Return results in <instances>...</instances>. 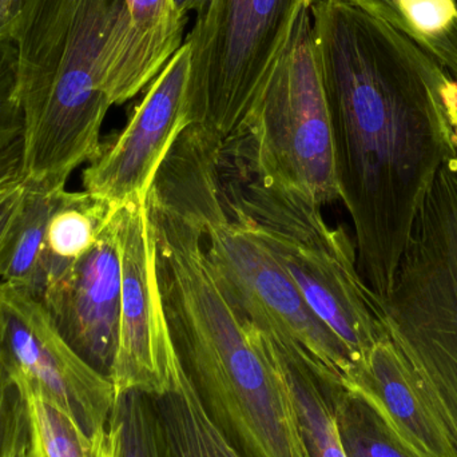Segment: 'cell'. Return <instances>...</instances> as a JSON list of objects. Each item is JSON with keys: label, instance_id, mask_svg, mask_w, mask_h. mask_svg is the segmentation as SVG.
<instances>
[{"label": "cell", "instance_id": "cell-1", "mask_svg": "<svg viewBox=\"0 0 457 457\" xmlns=\"http://www.w3.org/2000/svg\"><path fill=\"white\" fill-rule=\"evenodd\" d=\"M311 18L340 200L353 225L360 273L384 300L453 153L447 91L455 75L348 0H316Z\"/></svg>", "mask_w": 457, "mask_h": 457}, {"label": "cell", "instance_id": "cell-2", "mask_svg": "<svg viewBox=\"0 0 457 457\" xmlns=\"http://www.w3.org/2000/svg\"><path fill=\"white\" fill-rule=\"evenodd\" d=\"M154 239L174 348L214 423L244 457H305L289 391L228 300L200 228L171 217Z\"/></svg>", "mask_w": 457, "mask_h": 457}, {"label": "cell", "instance_id": "cell-3", "mask_svg": "<svg viewBox=\"0 0 457 457\" xmlns=\"http://www.w3.org/2000/svg\"><path fill=\"white\" fill-rule=\"evenodd\" d=\"M123 0H24L11 40L18 53L24 115L21 174L66 189L101 149L112 106L102 85V53Z\"/></svg>", "mask_w": 457, "mask_h": 457}, {"label": "cell", "instance_id": "cell-4", "mask_svg": "<svg viewBox=\"0 0 457 457\" xmlns=\"http://www.w3.org/2000/svg\"><path fill=\"white\" fill-rule=\"evenodd\" d=\"M225 152L224 145L189 126L161 169L200 227L209 261L239 314L297 343L344 386L356 368L348 349L309 309L262 242L228 211Z\"/></svg>", "mask_w": 457, "mask_h": 457}, {"label": "cell", "instance_id": "cell-5", "mask_svg": "<svg viewBox=\"0 0 457 457\" xmlns=\"http://www.w3.org/2000/svg\"><path fill=\"white\" fill-rule=\"evenodd\" d=\"M383 324L457 450V158L437 174L381 300Z\"/></svg>", "mask_w": 457, "mask_h": 457}, {"label": "cell", "instance_id": "cell-6", "mask_svg": "<svg viewBox=\"0 0 457 457\" xmlns=\"http://www.w3.org/2000/svg\"><path fill=\"white\" fill-rule=\"evenodd\" d=\"M228 211L262 242L317 319L345 345L354 370L386 335L381 300L362 278L356 245L322 206L250 176L225 185Z\"/></svg>", "mask_w": 457, "mask_h": 457}, {"label": "cell", "instance_id": "cell-7", "mask_svg": "<svg viewBox=\"0 0 457 457\" xmlns=\"http://www.w3.org/2000/svg\"><path fill=\"white\" fill-rule=\"evenodd\" d=\"M316 0H208L187 35L190 126L241 138L301 12Z\"/></svg>", "mask_w": 457, "mask_h": 457}, {"label": "cell", "instance_id": "cell-8", "mask_svg": "<svg viewBox=\"0 0 457 457\" xmlns=\"http://www.w3.org/2000/svg\"><path fill=\"white\" fill-rule=\"evenodd\" d=\"M239 139L247 142V171L254 179L316 205L340 200L311 10L301 12Z\"/></svg>", "mask_w": 457, "mask_h": 457}, {"label": "cell", "instance_id": "cell-9", "mask_svg": "<svg viewBox=\"0 0 457 457\" xmlns=\"http://www.w3.org/2000/svg\"><path fill=\"white\" fill-rule=\"evenodd\" d=\"M0 361L16 383L61 408L88 436L109 428L112 381L70 348L39 297L2 281Z\"/></svg>", "mask_w": 457, "mask_h": 457}, {"label": "cell", "instance_id": "cell-10", "mask_svg": "<svg viewBox=\"0 0 457 457\" xmlns=\"http://www.w3.org/2000/svg\"><path fill=\"white\" fill-rule=\"evenodd\" d=\"M117 225L122 289L112 383L115 395L134 389L157 399L179 386L184 370L163 308L146 201L118 209Z\"/></svg>", "mask_w": 457, "mask_h": 457}, {"label": "cell", "instance_id": "cell-11", "mask_svg": "<svg viewBox=\"0 0 457 457\" xmlns=\"http://www.w3.org/2000/svg\"><path fill=\"white\" fill-rule=\"evenodd\" d=\"M189 82L190 47L184 43L150 83L128 125L88 162L86 192L114 209L147 200L163 162L192 125Z\"/></svg>", "mask_w": 457, "mask_h": 457}, {"label": "cell", "instance_id": "cell-12", "mask_svg": "<svg viewBox=\"0 0 457 457\" xmlns=\"http://www.w3.org/2000/svg\"><path fill=\"white\" fill-rule=\"evenodd\" d=\"M117 212L93 249L40 295L62 338L110 381L120 337L122 289Z\"/></svg>", "mask_w": 457, "mask_h": 457}, {"label": "cell", "instance_id": "cell-13", "mask_svg": "<svg viewBox=\"0 0 457 457\" xmlns=\"http://www.w3.org/2000/svg\"><path fill=\"white\" fill-rule=\"evenodd\" d=\"M187 18L173 0H123L102 53V85L112 104L141 93L184 46Z\"/></svg>", "mask_w": 457, "mask_h": 457}, {"label": "cell", "instance_id": "cell-14", "mask_svg": "<svg viewBox=\"0 0 457 457\" xmlns=\"http://www.w3.org/2000/svg\"><path fill=\"white\" fill-rule=\"evenodd\" d=\"M344 386L364 397L419 455L457 457L447 432L388 335L378 338Z\"/></svg>", "mask_w": 457, "mask_h": 457}, {"label": "cell", "instance_id": "cell-15", "mask_svg": "<svg viewBox=\"0 0 457 457\" xmlns=\"http://www.w3.org/2000/svg\"><path fill=\"white\" fill-rule=\"evenodd\" d=\"M245 324L289 391L305 457H348L336 419V395L343 383L295 341L247 320Z\"/></svg>", "mask_w": 457, "mask_h": 457}, {"label": "cell", "instance_id": "cell-16", "mask_svg": "<svg viewBox=\"0 0 457 457\" xmlns=\"http://www.w3.org/2000/svg\"><path fill=\"white\" fill-rule=\"evenodd\" d=\"M115 211L86 190L64 189L59 195L46 228L32 295L40 298L50 282L93 249Z\"/></svg>", "mask_w": 457, "mask_h": 457}, {"label": "cell", "instance_id": "cell-17", "mask_svg": "<svg viewBox=\"0 0 457 457\" xmlns=\"http://www.w3.org/2000/svg\"><path fill=\"white\" fill-rule=\"evenodd\" d=\"M407 35L457 77V7L453 0H348Z\"/></svg>", "mask_w": 457, "mask_h": 457}, {"label": "cell", "instance_id": "cell-18", "mask_svg": "<svg viewBox=\"0 0 457 457\" xmlns=\"http://www.w3.org/2000/svg\"><path fill=\"white\" fill-rule=\"evenodd\" d=\"M18 386L26 404L24 457H117L109 428L88 436L61 408L32 389Z\"/></svg>", "mask_w": 457, "mask_h": 457}, {"label": "cell", "instance_id": "cell-19", "mask_svg": "<svg viewBox=\"0 0 457 457\" xmlns=\"http://www.w3.org/2000/svg\"><path fill=\"white\" fill-rule=\"evenodd\" d=\"M63 190L27 181L21 212L0 254V281L34 293L46 228Z\"/></svg>", "mask_w": 457, "mask_h": 457}, {"label": "cell", "instance_id": "cell-20", "mask_svg": "<svg viewBox=\"0 0 457 457\" xmlns=\"http://www.w3.org/2000/svg\"><path fill=\"white\" fill-rule=\"evenodd\" d=\"M155 400L177 457H244L214 423L185 370L179 386Z\"/></svg>", "mask_w": 457, "mask_h": 457}, {"label": "cell", "instance_id": "cell-21", "mask_svg": "<svg viewBox=\"0 0 457 457\" xmlns=\"http://www.w3.org/2000/svg\"><path fill=\"white\" fill-rule=\"evenodd\" d=\"M109 431L117 457H177L157 400L144 392L115 395Z\"/></svg>", "mask_w": 457, "mask_h": 457}, {"label": "cell", "instance_id": "cell-22", "mask_svg": "<svg viewBox=\"0 0 457 457\" xmlns=\"http://www.w3.org/2000/svg\"><path fill=\"white\" fill-rule=\"evenodd\" d=\"M336 419L348 457H423L413 451L383 416L356 392L341 386Z\"/></svg>", "mask_w": 457, "mask_h": 457}, {"label": "cell", "instance_id": "cell-23", "mask_svg": "<svg viewBox=\"0 0 457 457\" xmlns=\"http://www.w3.org/2000/svg\"><path fill=\"white\" fill-rule=\"evenodd\" d=\"M23 133L18 53L12 40L0 39V174L21 171Z\"/></svg>", "mask_w": 457, "mask_h": 457}, {"label": "cell", "instance_id": "cell-24", "mask_svg": "<svg viewBox=\"0 0 457 457\" xmlns=\"http://www.w3.org/2000/svg\"><path fill=\"white\" fill-rule=\"evenodd\" d=\"M26 431V404L18 384L0 361V457H12Z\"/></svg>", "mask_w": 457, "mask_h": 457}, {"label": "cell", "instance_id": "cell-25", "mask_svg": "<svg viewBox=\"0 0 457 457\" xmlns=\"http://www.w3.org/2000/svg\"><path fill=\"white\" fill-rule=\"evenodd\" d=\"M26 190L27 181L21 171L0 174V254L21 212Z\"/></svg>", "mask_w": 457, "mask_h": 457}, {"label": "cell", "instance_id": "cell-26", "mask_svg": "<svg viewBox=\"0 0 457 457\" xmlns=\"http://www.w3.org/2000/svg\"><path fill=\"white\" fill-rule=\"evenodd\" d=\"M447 112L451 126V142L457 158V77H453L447 91Z\"/></svg>", "mask_w": 457, "mask_h": 457}, {"label": "cell", "instance_id": "cell-27", "mask_svg": "<svg viewBox=\"0 0 457 457\" xmlns=\"http://www.w3.org/2000/svg\"><path fill=\"white\" fill-rule=\"evenodd\" d=\"M13 26L12 0H0V39H11Z\"/></svg>", "mask_w": 457, "mask_h": 457}, {"label": "cell", "instance_id": "cell-28", "mask_svg": "<svg viewBox=\"0 0 457 457\" xmlns=\"http://www.w3.org/2000/svg\"><path fill=\"white\" fill-rule=\"evenodd\" d=\"M206 3H208V0H173L177 12L179 15L185 16V18H187V15L193 12V11L200 12L205 7Z\"/></svg>", "mask_w": 457, "mask_h": 457}, {"label": "cell", "instance_id": "cell-29", "mask_svg": "<svg viewBox=\"0 0 457 457\" xmlns=\"http://www.w3.org/2000/svg\"><path fill=\"white\" fill-rule=\"evenodd\" d=\"M24 0H12V13L16 18H18L19 13H21V7H23Z\"/></svg>", "mask_w": 457, "mask_h": 457}, {"label": "cell", "instance_id": "cell-30", "mask_svg": "<svg viewBox=\"0 0 457 457\" xmlns=\"http://www.w3.org/2000/svg\"><path fill=\"white\" fill-rule=\"evenodd\" d=\"M24 434H26V431H24ZM23 440H24V436H23V439H21V445H19L18 450L15 451V453H13L12 457H24Z\"/></svg>", "mask_w": 457, "mask_h": 457}, {"label": "cell", "instance_id": "cell-31", "mask_svg": "<svg viewBox=\"0 0 457 457\" xmlns=\"http://www.w3.org/2000/svg\"><path fill=\"white\" fill-rule=\"evenodd\" d=\"M453 2H455L456 7H457V0H453Z\"/></svg>", "mask_w": 457, "mask_h": 457}]
</instances>
